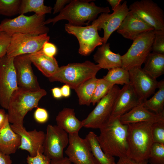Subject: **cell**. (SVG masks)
<instances>
[{"instance_id": "cell-1", "label": "cell", "mask_w": 164, "mask_h": 164, "mask_svg": "<svg viewBox=\"0 0 164 164\" xmlns=\"http://www.w3.org/2000/svg\"><path fill=\"white\" fill-rule=\"evenodd\" d=\"M90 1L71 0L58 15L45 21L44 24L53 23L54 25L60 20H66L71 25H87L91 21L95 20L99 13L110 12L108 7H99L93 2H89Z\"/></svg>"}, {"instance_id": "cell-2", "label": "cell", "mask_w": 164, "mask_h": 164, "mask_svg": "<svg viewBox=\"0 0 164 164\" xmlns=\"http://www.w3.org/2000/svg\"><path fill=\"white\" fill-rule=\"evenodd\" d=\"M128 128L118 118L109 120L99 128L100 133L97 139L105 153L119 158L127 156Z\"/></svg>"}, {"instance_id": "cell-3", "label": "cell", "mask_w": 164, "mask_h": 164, "mask_svg": "<svg viewBox=\"0 0 164 164\" xmlns=\"http://www.w3.org/2000/svg\"><path fill=\"white\" fill-rule=\"evenodd\" d=\"M153 123L142 122L127 125V156L138 161L148 160L154 143L151 133Z\"/></svg>"}, {"instance_id": "cell-4", "label": "cell", "mask_w": 164, "mask_h": 164, "mask_svg": "<svg viewBox=\"0 0 164 164\" xmlns=\"http://www.w3.org/2000/svg\"><path fill=\"white\" fill-rule=\"evenodd\" d=\"M46 94L43 89L32 91L19 87L10 99L7 114L9 122L23 126L24 119L26 114L33 108H38L39 100Z\"/></svg>"}, {"instance_id": "cell-5", "label": "cell", "mask_w": 164, "mask_h": 164, "mask_svg": "<svg viewBox=\"0 0 164 164\" xmlns=\"http://www.w3.org/2000/svg\"><path fill=\"white\" fill-rule=\"evenodd\" d=\"M101 69L97 64L88 60L82 63H70L59 67L48 78L50 82H60L75 90L86 80L96 77Z\"/></svg>"}, {"instance_id": "cell-6", "label": "cell", "mask_w": 164, "mask_h": 164, "mask_svg": "<svg viewBox=\"0 0 164 164\" xmlns=\"http://www.w3.org/2000/svg\"><path fill=\"white\" fill-rule=\"evenodd\" d=\"M45 15H20L12 19H6L0 23V32L12 35L15 33L40 35L47 33L49 28L44 23Z\"/></svg>"}, {"instance_id": "cell-7", "label": "cell", "mask_w": 164, "mask_h": 164, "mask_svg": "<svg viewBox=\"0 0 164 164\" xmlns=\"http://www.w3.org/2000/svg\"><path fill=\"white\" fill-rule=\"evenodd\" d=\"M154 30L144 33L133 40L128 51L121 56V67L129 70L140 67L152 51L154 38Z\"/></svg>"}, {"instance_id": "cell-8", "label": "cell", "mask_w": 164, "mask_h": 164, "mask_svg": "<svg viewBox=\"0 0 164 164\" xmlns=\"http://www.w3.org/2000/svg\"><path fill=\"white\" fill-rule=\"evenodd\" d=\"M47 33L40 35L15 33L11 35L6 55L15 57L23 54H30L42 49L44 43L49 41Z\"/></svg>"}, {"instance_id": "cell-9", "label": "cell", "mask_w": 164, "mask_h": 164, "mask_svg": "<svg viewBox=\"0 0 164 164\" xmlns=\"http://www.w3.org/2000/svg\"><path fill=\"white\" fill-rule=\"evenodd\" d=\"M120 89L117 85L113 86L110 91L97 103L87 117L81 121L83 127L99 129L109 120Z\"/></svg>"}, {"instance_id": "cell-10", "label": "cell", "mask_w": 164, "mask_h": 164, "mask_svg": "<svg viewBox=\"0 0 164 164\" xmlns=\"http://www.w3.org/2000/svg\"><path fill=\"white\" fill-rule=\"evenodd\" d=\"M14 59L6 55L0 58V105L6 109L12 94L19 88Z\"/></svg>"}, {"instance_id": "cell-11", "label": "cell", "mask_w": 164, "mask_h": 164, "mask_svg": "<svg viewBox=\"0 0 164 164\" xmlns=\"http://www.w3.org/2000/svg\"><path fill=\"white\" fill-rule=\"evenodd\" d=\"M65 29L68 33L74 35L78 40V53L82 55H89L96 47L103 44V38L99 35L97 26L94 23L85 26L68 23L65 25Z\"/></svg>"}, {"instance_id": "cell-12", "label": "cell", "mask_w": 164, "mask_h": 164, "mask_svg": "<svg viewBox=\"0 0 164 164\" xmlns=\"http://www.w3.org/2000/svg\"><path fill=\"white\" fill-rule=\"evenodd\" d=\"M128 8L129 11L152 26L154 30L164 31V12L152 0L136 1L131 4Z\"/></svg>"}, {"instance_id": "cell-13", "label": "cell", "mask_w": 164, "mask_h": 164, "mask_svg": "<svg viewBox=\"0 0 164 164\" xmlns=\"http://www.w3.org/2000/svg\"><path fill=\"white\" fill-rule=\"evenodd\" d=\"M68 143L67 132L57 125H47L44 143L45 155L51 160L63 158V150Z\"/></svg>"}, {"instance_id": "cell-14", "label": "cell", "mask_w": 164, "mask_h": 164, "mask_svg": "<svg viewBox=\"0 0 164 164\" xmlns=\"http://www.w3.org/2000/svg\"><path fill=\"white\" fill-rule=\"evenodd\" d=\"M69 145L65 151L73 164H98L93 155L89 144L78 133L69 134Z\"/></svg>"}, {"instance_id": "cell-15", "label": "cell", "mask_w": 164, "mask_h": 164, "mask_svg": "<svg viewBox=\"0 0 164 164\" xmlns=\"http://www.w3.org/2000/svg\"><path fill=\"white\" fill-rule=\"evenodd\" d=\"M129 11L127 2L125 1L112 13H101L97 19L92 22V23L97 25L98 30L101 29L104 30L103 44L107 43L112 33L118 29Z\"/></svg>"}, {"instance_id": "cell-16", "label": "cell", "mask_w": 164, "mask_h": 164, "mask_svg": "<svg viewBox=\"0 0 164 164\" xmlns=\"http://www.w3.org/2000/svg\"><path fill=\"white\" fill-rule=\"evenodd\" d=\"M130 84L136 94L143 102L155 93L159 81L140 67H135L128 70Z\"/></svg>"}, {"instance_id": "cell-17", "label": "cell", "mask_w": 164, "mask_h": 164, "mask_svg": "<svg viewBox=\"0 0 164 164\" xmlns=\"http://www.w3.org/2000/svg\"><path fill=\"white\" fill-rule=\"evenodd\" d=\"M31 63L28 54L14 57V64L18 87L32 91H36L41 88L37 77L34 73Z\"/></svg>"}, {"instance_id": "cell-18", "label": "cell", "mask_w": 164, "mask_h": 164, "mask_svg": "<svg viewBox=\"0 0 164 164\" xmlns=\"http://www.w3.org/2000/svg\"><path fill=\"white\" fill-rule=\"evenodd\" d=\"M13 131L21 137V144L19 149L28 152L31 157L35 156L38 151L43 153L45 134L42 131L35 129L27 131L23 126L12 124Z\"/></svg>"}, {"instance_id": "cell-19", "label": "cell", "mask_w": 164, "mask_h": 164, "mask_svg": "<svg viewBox=\"0 0 164 164\" xmlns=\"http://www.w3.org/2000/svg\"><path fill=\"white\" fill-rule=\"evenodd\" d=\"M143 103L129 84L124 85L115 100L110 120L118 119L134 107Z\"/></svg>"}, {"instance_id": "cell-20", "label": "cell", "mask_w": 164, "mask_h": 164, "mask_svg": "<svg viewBox=\"0 0 164 164\" xmlns=\"http://www.w3.org/2000/svg\"><path fill=\"white\" fill-rule=\"evenodd\" d=\"M153 30L152 26L129 11L117 32L125 38L133 40L140 35Z\"/></svg>"}, {"instance_id": "cell-21", "label": "cell", "mask_w": 164, "mask_h": 164, "mask_svg": "<svg viewBox=\"0 0 164 164\" xmlns=\"http://www.w3.org/2000/svg\"><path fill=\"white\" fill-rule=\"evenodd\" d=\"M119 119L122 124L125 125L142 122L154 123L164 121V111L156 114L148 110L141 104L121 116Z\"/></svg>"}, {"instance_id": "cell-22", "label": "cell", "mask_w": 164, "mask_h": 164, "mask_svg": "<svg viewBox=\"0 0 164 164\" xmlns=\"http://www.w3.org/2000/svg\"><path fill=\"white\" fill-rule=\"evenodd\" d=\"M20 144L21 137L11 128L7 114L4 124L0 129V152L8 155L14 154Z\"/></svg>"}, {"instance_id": "cell-23", "label": "cell", "mask_w": 164, "mask_h": 164, "mask_svg": "<svg viewBox=\"0 0 164 164\" xmlns=\"http://www.w3.org/2000/svg\"><path fill=\"white\" fill-rule=\"evenodd\" d=\"M93 58L101 69L109 70L121 67V56L119 53L112 52L110 49V43H108L103 44L98 48Z\"/></svg>"}, {"instance_id": "cell-24", "label": "cell", "mask_w": 164, "mask_h": 164, "mask_svg": "<svg viewBox=\"0 0 164 164\" xmlns=\"http://www.w3.org/2000/svg\"><path fill=\"white\" fill-rule=\"evenodd\" d=\"M28 56L32 63L43 75L48 78L53 76L59 67L56 58L54 57L46 56L42 50L28 54Z\"/></svg>"}, {"instance_id": "cell-25", "label": "cell", "mask_w": 164, "mask_h": 164, "mask_svg": "<svg viewBox=\"0 0 164 164\" xmlns=\"http://www.w3.org/2000/svg\"><path fill=\"white\" fill-rule=\"evenodd\" d=\"M57 125L68 134L78 133L83 127L82 121L76 116L74 110L63 108L60 111L56 118Z\"/></svg>"}, {"instance_id": "cell-26", "label": "cell", "mask_w": 164, "mask_h": 164, "mask_svg": "<svg viewBox=\"0 0 164 164\" xmlns=\"http://www.w3.org/2000/svg\"><path fill=\"white\" fill-rule=\"evenodd\" d=\"M144 70L156 79L164 73V54L150 53L144 62Z\"/></svg>"}, {"instance_id": "cell-27", "label": "cell", "mask_w": 164, "mask_h": 164, "mask_svg": "<svg viewBox=\"0 0 164 164\" xmlns=\"http://www.w3.org/2000/svg\"><path fill=\"white\" fill-rule=\"evenodd\" d=\"M90 146L93 156L98 164H116L114 157L105 153L98 142L97 136L90 132L85 138Z\"/></svg>"}, {"instance_id": "cell-28", "label": "cell", "mask_w": 164, "mask_h": 164, "mask_svg": "<svg viewBox=\"0 0 164 164\" xmlns=\"http://www.w3.org/2000/svg\"><path fill=\"white\" fill-rule=\"evenodd\" d=\"M97 80L96 77L91 78L74 90L78 96L80 105H90Z\"/></svg>"}, {"instance_id": "cell-29", "label": "cell", "mask_w": 164, "mask_h": 164, "mask_svg": "<svg viewBox=\"0 0 164 164\" xmlns=\"http://www.w3.org/2000/svg\"><path fill=\"white\" fill-rule=\"evenodd\" d=\"M158 91L151 98L147 100L142 104L146 109L156 114L164 111V80L159 82Z\"/></svg>"}, {"instance_id": "cell-30", "label": "cell", "mask_w": 164, "mask_h": 164, "mask_svg": "<svg viewBox=\"0 0 164 164\" xmlns=\"http://www.w3.org/2000/svg\"><path fill=\"white\" fill-rule=\"evenodd\" d=\"M52 8L44 5L43 0H22L19 14H24L28 12H33L40 16L51 13Z\"/></svg>"}, {"instance_id": "cell-31", "label": "cell", "mask_w": 164, "mask_h": 164, "mask_svg": "<svg viewBox=\"0 0 164 164\" xmlns=\"http://www.w3.org/2000/svg\"><path fill=\"white\" fill-rule=\"evenodd\" d=\"M103 78L114 85H124L130 84L128 71L121 67L108 70V73Z\"/></svg>"}, {"instance_id": "cell-32", "label": "cell", "mask_w": 164, "mask_h": 164, "mask_svg": "<svg viewBox=\"0 0 164 164\" xmlns=\"http://www.w3.org/2000/svg\"><path fill=\"white\" fill-rule=\"evenodd\" d=\"M114 85L103 78L98 79L91 103L94 105L105 97Z\"/></svg>"}, {"instance_id": "cell-33", "label": "cell", "mask_w": 164, "mask_h": 164, "mask_svg": "<svg viewBox=\"0 0 164 164\" xmlns=\"http://www.w3.org/2000/svg\"><path fill=\"white\" fill-rule=\"evenodd\" d=\"M21 0H0V15L12 16L19 14Z\"/></svg>"}, {"instance_id": "cell-34", "label": "cell", "mask_w": 164, "mask_h": 164, "mask_svg": "<svg viewBox=\"0 0 164 164\" xmlns=\"http://www.w3.org/2000/svg\"><path fill=\"white\" fill-rule=\"evenodd\" d=\"M148 161L150 164H164V144L153 143Z\"/></svg>"}, {"instance_id": "cell-35", "label": "cell", "mask_w": 164, "mask_h": 164, "mask_svg": "<svg viewBox=\"0 0 164 164\" xmlns=\"http://www.w3.org/2000/svg\"><path fill=\"white\" fill-rule=\"evenodd\" d=\"M151 133L154 142L164 144V121L153 123Z\"/></svg>"}, {"instance_id": "cell-36", "label": "cell", "mask_w": 164, "mask_h": 164, "mask_svg": "<svg viewBox=\"0 0 164 164\" xmlns=\"http://www.w3.org/2000/svg\"><path fill=\"white\" fill-rule=\"evenodd\" d=\"M154 32L152 51L153 53L164 54V31L154 30Z\"/></svg>"}, {"instance_id": "cell-37", "label": "cell", "mask_w": 164, "mask_h": 164, "mask_svg": "<svg viewBox=\"0 0 164 164\" xmlns=\"http://www.w3.org/2000/svg\"><path fill=\"white\" fill-rule=\"evenodd\" d=\"M11 35L5 32H2L0 33V58L6 54Z\"/></svg>"}, {"instance_id": "cell-38", "label": "cell", "mask_w": 164, "mask_h": 164, "mask_svg": "<svg viewBox=\"0 0 164 164\" xmlns=\"http://www.w3.org/2000/svg\"><path fill=\"white\" fill-rule=\"evenodd\" d=\"M51 159L43 153L38 151L35 156L31 157L28 155L26 161L28 164H50Z\"/></svg>"}, {"instance_id": "cell-39", "label": "cell", "mask_w": 164, "mask_h": 164, "mask_svg": "<svg viewBox=\"0 0 164 164\" xmlns=\"http://www.w3.org/2000/svg\"><path fill=\"white\" fill-rule=\"evenodd\" d=\"M34 117L37 122L39 123H44L48 121L49 115L48 112L45 109L38 107L34 113Z\"/></svg>"}, {"instance_id": "cell-40", "label": "cell", "mask_w": 164, "mask_h": 164, "mask_svg": "<svg viewBox=\"0 0 164 164\" xmlns=\"http://www.w3.org/2000/svg\"><path fill=\"white\" fill-rule=\"evenodd\" d=\"M42 50L46 56L50 57H53L57 52L56 46L53 43L46 41L43 44Z\"/></svg>"}, {"instance_id": "cell-41", "label": "cell", "mask_w": 164, "mask_h": 164, "mask_svg": "<svg viewBox=\"0 0 164 164\" xmlns=\"http://www.w3.org/2000/svg\"><path fill=\"white\" fill-rule=\"evenodd\" d=\"M148 160L138 161L128 156L119 158L116 164H148Z\"/></svg>"}, {"instance_id": "cell-42", "label": "cell", "mask_w": 164, "mask_h": 164, "mask_svg": "<svg viewBox=\"0 0 164 164\" xmlns=\"http://www.w3.org/2000/svg\"><path fill=\"white\" fill-rule=\"evenodd\" d=\"M71 0H57L53 8V14L60 12L65 7V5L70 2Z\"/></svg>"}, {"instance_id": "cell-43", "label": "cell", "mask_w": 164, "mask_h": 164, "mask_svg": "<svg viewBox=\"0 0 164 164\" xmlns=\"http://www.w3.org/2000/svg\"><path fill=\"white\" fill-rule=\"evenodd\" d=\"M12 162L9 155L0 152V164H12Z\"/></svg>"}, {"instance_id": "cell-44", "label": "cell", "mask_w": 164, "mask_h": 164, "mask_svg": "<svg viewBox=\"0 0 164 164\" xmlns=\"http://www.w3.org/2000/svg\"><path fill=\"white\" fill-rule=\"evenodd\" d=\"M50 164H73L69 160L68 157H65L58 159L51 160Z\"/></svg>"}, {"instance_id": "cell-45", "label": "cell", "mask_w": 164, "mask_h": 164, "mask_svg": "<svg viewBox=\"0 0 164 164\" xmlns=\"http://www.w3.org/2000/svg\"><path fill=\"white\" fill-rule=\"evenodd\" d=\"M62 97H68L70 95V87L67 84L63 85L60 88Z\"/></svg>"}, {"instance_id": "cell-46", "label": "cell", "mask_w": 164, "mask_h": 164, "mask_svg": "<svg viewBox=\"0 0 164 164\" xmlns=\"http://www.w3.org/2000/svg\"><path fill=\"white\" fill-rule=\"evenodd\" d=\"M51 91L53 97L56 99L61 98L62 97V94L60 88L55 87L52 88Z\"/></svg>"}, {"instance_id": "cell-47", "label": "cell", "mask_w": 164, "mask_h": 164, "mask_svg": "<svg viewBox=\"0 0 164 164\" xmlns=\"http://www.w3.org/2000/svg\"><path fill=\"white\" fill-rule=\"evenodd\" d=\"M7 116V114H6L5 110L0 108V129L4 125Z\"/></svg>"}, {"instance_id": "cell-48", "label": "cell", "mask_w": 164, "mask_h": 164, "mask_svg": "<svg viewBox=\"0 0 164 164\" xmlns=\"http://www.w3.org/2000/svg\"><path fill=\"white\" fill-rule=\"evenodd\" d=\"M108 2L111 5L112 9L114 11L115 9L121 4V0H108Z\"/></svg>"}, {"instance_id": "cell-49", "label": "cell", "mask_w": 164, "mask_h": 164, "mask_svg": "<svg viewBox=\"0 0 164 164\" xmlns=\"http://www.w3.org/2000/svg\"></svg>"}, {"instance_id": "cell-50", "label": "cell", "mask_w": 164, "mask_h": 164, "mask_svg": "<svg viewBox=\"0 0 164 164\" xmlns=\"http://www.w3.org/2000/svg\"></svg>"}, {"instance_id": "cell-51", "label": "cell", "mask_w": 164, "mask_h": 164, "mask_svg": "<svg viewBox=\"0 0 164 164\" xmlns=\"http://www.w3.org/2000/svg\"></svg>"}]
</instances>
